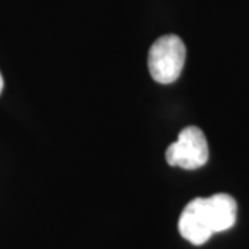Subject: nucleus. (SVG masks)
<instances>
[{"label":"nucleus","mask_w":249,"mask_h":249,"mask_svg":"<svg viewBox=\"0 0 249 249\" xmlns=\"http://www.w3.org/2000/svg\"><path fill=\"white\" fill-rule=\"evenodd\" d=\"M3 86H4V80H3V76H1V73H0V93H1V90H3Z\"/></svg>","instance_id":"4"},{"label":"nucleus","mask_w":249,"mask_h":249,"mask_svg":"<svg viewBox=\"0 0 249 249\" xmlns=\"http://www.w3.org/2000/svg\"><path fill=\"white\" fill-rule=\"evenodd\" d=\"M166 160L170 166L181 169L196 170L204 166L209 158V147L204 132L196 126H187L178 140L172 142L166 150Z\"/></svg>","instance_id":"3"},{"label":"nucleus","mask_w":249,"mask_h":249,"mask_svg":"<svg viewBox=\"0 0 249 249\" xmlns=\"http://www.w3.org/2000/svg\"><path fill=\"white\" fill-rule=\"evenodd\" d=\"M237 220V202L229 194L196 198L186 205L178 219V231L193 245H202L213 235L231 229Z\"/></svg>","instance_id":"1"},{"label":"nucleus","mask_w":249,"mask_h":249,"mask_svg":"<svg viewBox=\"0 0 249 249\" xmlns=\"http://www.w3.org/2000/svg\"><path fill=\"white\" fill-rule=\"evenodd\" d=\"M186 46L176 35L160 36L148 53V70L152 79L169 85L178 79L186 62Z\"/></svg>","instance_id":"2"}]
</instances>
